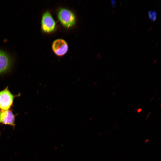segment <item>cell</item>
<instances>
[{"label":"cell","instance_id":"obj_1","mask_svg":"<svg viewBox=\"0 0 161 161\" xmlns=\"http://www.w3.org/2000/svg\"><path fill=\"white\" fill-rule=\"evenodd\" d=\"M58 18L61 23L67 28L73 26L75 21L74 14L70 10L65 8L61 9L59 11Z\"/></svg>","mask_w":161,"mask_h":161},{"label":"cell","instance_id":"obj_2","mask_svg":"<svg viewBox=\"0 0 161 161\" xmlns=\"http://www.w3.org/2000/svg\"><path fill=\"white\" fill-rule=\"evenodd\" d=\"M15 96L9 90L8 87L0 92V109L8 110L13 104Z\"/></svg>","mask_w":161,"mask_h":161},{"label":"cell","instance_id":"obj_3","mask_svg":"<svg viewBox=\"0 0 161 161\" xmlns=\"http://www.w3.org/2000/svg\"><path fill=\"white\" fill-rule=\"evenodd\" d=\"M55 27V22L51 14L48 12L45 13L42 16L41 20L42 31L49 33L54 30Z\"/></svg>","mask_w":161,"mask_h":161},{"label":"cell","instance_id":"obj_4","mask_svg":"<svg viewBox=\"0 0 161 161\" xmlns=\"http://www.w3.org/2000/svg\"><path fill=\"white\" fill-rule=\"evenodd\" d=\"M52 48L54 52L58 56H62L65 54L68 50V46L64 40L58 39L53 42Z\"/></svg>","mask_w":161,"mask_h":161},{"label":"cell","instance_id":"obj_5","mask_svg":"<svg viewBox=\"0 0 161 161\" xmlns=\"http://www.w3.org/2000/svg\"><path fill=\"white\" fill-rule=\"evenodd\" d=\"M15 117L12 112L9 110H0V123L14 127Z\"/></svg>","mask_w":161,"mask_h":161},{"label":"cell","instance_id":"obj_6","mask_svg":"<svg viewBox=\"0 0 161 161\" xmlns=\"http://www.w3.org/2000/svg\"><path fill=\"white\" fill-rule=\"evenodd\" d=\"M11 61L9 56L0 50V74L4 73L10 69Z\"/></svg>","mask_w":161,"mask_h":161},{"label":"cell","instance_id":"obj_7","mask_svg":"<svg viewBox=\"0 0 161 161\" xmlns=\"http://www.w3.org/2000/svg\"><path fill=\"white\" fill-rule=\"evenodd\" d=\"M148 14L149 19L151 21H154L156 20L157 14L155 11L149 10L148 11Z\"/></svg>","mask_w":161,"mask_h":161},{"label":"cell","instance_id":"obj_8","mask_svg":"<svg viewBox=\"0 0 161 161\" xmlns=\"http://www.w3.org/2000/svg\"><path fill=\"white\" fill-rule=\"evenodd\" d=\"M111 1L112 3V7H115V5H116V1L113 0H111Z\"/></svg>","mask_w":161,"mask_h":161},{"label":"cell","instance_id":"obj_9","mask_svg":"<svg viewBox=\"0 0 161 161\" xmlns=\"http://www.w3.org/2000/svg\"><path fill=\"white\" fill-rule=\"evenodd\" d=\"M142 111V109L141 108H139L137 110V112L138 113Z\"/></svg>","mask_w":161,"mask_h":161},{"label":"cell","instance_id":"obj_10","mask_svg":"<svg viewBox=\"0 0 161 161\" xmlns=\"http://www.w3.org/2000/svg\"><path fill=\"white\" fill-rule=\"evenodd\" d=\"M154 97H152V98H151V100H152L153 99Z\"/></svg>","mask_w":161,"mask_h":161},{"label":"cell","instance_id":"obj_11","mask_svg":"<svg viewBox=\"0 0 161 161\" xmlns=\"http://www.w3.org/2000/svg\"></svg>","mask_w":161,"mask_h":161}]
</instances>
